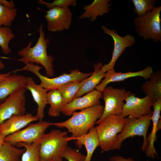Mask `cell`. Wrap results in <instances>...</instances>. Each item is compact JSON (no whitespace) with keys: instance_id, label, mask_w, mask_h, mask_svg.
I'll return each instance as SVG.
<instances>
[{"instance_id":"1","label":"cell","mask_w":161,"mask_h":161,"mask_svg":"<svg viewBox=\"0 0 161 161\" xmlns=\"http://www.w3.org/2000/svg\"><path fill=\"white\" fill-rule=\"evenodd\" d=\"M103 109L104 106L100 104L95 105L80 112H74L72 117L66 121L51 123V125L66 128L67 132L72 134L69 137L70 140H75L88 132L101 117Z\"/></svg>"},{"instance_id":"2","label":"cell","mask_w":161,"mask_h":161,"mask_svg":"<svg viewBox=\"0 0 161 161\" xmlns=\"http://www.w3.org/2000/svg\"><path fill=\"white\" fill-rule=\"evenodd\" d=\"M43 26L41 24L39 27V36L35 45L32 47V42L30 41L25 47L18 51V55L21 58L17 60L25 64L30 63L41 64L45 69L46 76L51 77L53 75L54 72L52 64L54 58L47 54L49 40L48 38H46Z\"/></svg>"},{"instance_id":"3","label":"cell","mask_w":161,"mask_h":161,"mask_svg":"<svg viewBox=\"0 0 161 161\" xmlns=\"http://www.w3.org/2000/svg\"><path fill=\"white\" fill-rule=\"evenodd\" d=\"M67 132L53 129L44 134L39 143L40 161H63L64 152L70 140Z\"/></svg>"},{"instance_id":"4","label":"cell","mask_w":161,"mask_h":161,"mask_svg":"<svg viewBox=\"0 0 161 161\" xmlns=\"http://www.w3.org/2000/svg\"><path fill=\"white\" fill-rule=\"evenodd\" d=\"M126 120L120 115H111L104 118L95 127L103 152L113 150L117 137L122 131Z\"/></svg>"},{"instance_id":"5","label":"cell","mask_w":161,"mask_h":161,"mask_svg":"<svg viewBox=\"0 0 161 161\" xmlns=\"http://www.w3.org/2000/svg\"><path fill=\"white\" fill-rule=\"evenodd\" d=\"M153 112L139 118L131 116L126 117L122 131L117 136V141L113 150H120L122 143L125 140L129 137L138 136L143 137V142L141 149L145 151L148 145L147 134L151 120Z\"/></svg>"},{"instance_id":"6","label":"cell","mask_w":161,"mask_h":161,"mask_svg":"<svg viewBox=\"0 0 161 161\" xmlns=\"http://www.w3.org/2000/svg\"><path fill=\"white\" fill-rule=\"evenodd\" d=\"M42 67L32 63L25 64L23 68L17 69L18 72L27 71L35 74L40 80V85L48 91L55 89H58L60 87L70 82L81 81L90 76L91 73H84L77 69L70 71L69 74L63 73L58 77L50 78L41 75L40 70Z\"/></svg>"},{"instance_id":"7","label":"cell","mask_w":161,"mask_h":161,"mask_svg":"<svg viewBox=\"0 0 161 161\" xmlns=\"http://www.w3.org/2000/svg\"><path fill=\"white\" fill-rule=\"evenodd\" d=\"M161 6L134 19V24L137 34L144 39H151L156 42L161 41Z\"/></svg>"},{"instance_id":"8","label":"cell","mask_w":161,"mask_h":161,"mask_svg":"<svg viewBox=\"0 0 161 161\" xmlns=\"http://www.w3.org/2000/svg\"><path fill=\"white\" fill-rule=\"evenodd\" d=\"M51 123L43 120L35 123H29L24 129L6 136L4 142L16 145L20 143H38L51 125Z\"/></svg>"},{"instance_id":"9","label":"cell","mask_w":161,"mask_h":161,"mask_svg":"<svg viewBox=\"0 0 161 161\" xmlns=\"http://www.w3.org/2000/svg\"><path fill=\"white\" fill-rule=\"evenodd\" d=\"M126 92L124 88H114L112 86L106 87L102 92L105 106L101 117L96 122L98 124L107 116L111 115H120L122 113Z\"/></svg>"},{"instance_id":"10","label":"cell","mask_w":161,"mask_h":161,"mask_svg":"<svg viewBox=\"0 0 161 161\" xmlns=\"http://www.w3.org/2000/svg\"><path fill=\"white\" fill-rule=\"evenodd\" d=\"M136 94L130 91L126 92L123 106L121 116H128L139 118L153 112L151 109L153 102L148 96L140 98L135 97Z\"/></svg>"},{"instance_id":"11","label":"cell","mask_w":161,"mask_h":161,"mask_svg":"<svg viewBox=\"0 0 161 161\" xmlns=\"http://www.w3.org/2000/svg\"><path fill=\"white\" fill-rule=\"evenodd\" d=\"M26 90L23 88L15 92L0 104V125L13 115L26 113Z\"/></svg>"},{"instance_id":"12","label":"cell","mask_w":161,"mask_h":161,"mask_svg":"<svg viewBox=\"0 0 161 161\" xmlns=\"http://www.w3.org/2000/svg\"><path fill=\"white\" fill-rule=\"evenodd\" d=\"M101 28L105 34L110 35L112 38L114 43V47L112 56L110 61L107 64L103 65L101 68L102 70L106 72L108 71L114 69L116 61L126 48L130 47L135 43L134 37L129 35L124 37L120 35L114 29H108L103 25Z\"/></svg>"},{"instance_id":"13","label":"cell","mask_w":161,"mask_h":161,"mask_svg":"<svg viewBox=\"0 0 161 161\" xmlns=\"http://www.w3.org/2000/svg\"><path fill=\"white\" fill-rule=\"evenodd\" d=\"M44 17L49 31L55 32L67 30L72 22V13L70 9L54 7L46 11Z\"/></svg>"},{"instance_id":"14","label":"cell","mask_w":161,"mask_h":161,"mask_svg":"<svg viewBox=\"0 0 161 161\" xmlns=\"http://www.w3.org/2000/svg\"><path fill=\"white\" fill-rule=\"evenodd\" d=\"M102 97V92L95 89L82 97L74 98L63 107L61 112L64 115L70 116L77 110L81 111L100 104V99Z\"/></svg>"},{"instance_id":"15","label":"cell","mask_w":161,"mask_h":161,"mask_svg":"<svg viewBox=\"0 0 161 161\" xmlns=\"http://www.w3.org/2000/svg\"><path fill=\"white\" fill-rule=\"evenodd\" d=\"M153 72L152 68L150 66L136 72H116L114 69H111L106 72L104 78L96 86L95 89L102 92L109 83L122 81L134 77H141L145 79H149Z\"/></svg>"},{"instance_id":"16","label":"cell","mask_w":161,"mask_h":161,"mask_svg":"<svg viewBox=\"0 0 161 161\" xmlns=\"http://www.w3.org/2000/svg\"><path fill=\"white\" fill-rule=\"evenodd\" d=\"M152 106L154 108L151 118L153 122L152 128L151 133L147 138L148 145L145 152L148 157L154 159L155 156L158 157V154L154 143L157 140L156 133L161 128V97L157 98L153 103Z\"/></svg>"},{"instance_id":"17","label":"cell","mask_w":161,"mask_h":161,"mask_svg":"<svg viewBox=\"0 0 161 161\" xmlns=\"http://www.w3.org/2000/svg\"><path fill=\"white\" fill-rule=\"evenodd\" d=\"M36 121H39L37 117L30 113L13 115L0 125V134L6 137L18 131L31 122Z\"/></svg>"},{"instance_id":"18","label":"cell","mask_w":161,"mask_h":161,"mask_svg":"<svg viewBox=\"0 0 161 161\" xmlns=\"http://www.w3.org/2000/svg\"><path fill=\"white\" fill-rule=\"evenodd\" d=\"M25 89L29 90L34 101L38 105L36 116L39 121L43 120L44 117V110L47 104L48 91L40 84H36L31 77H27V82Z\"/></svg>"},{"instance_id":"19","label":"cell","mask_w":161,"mask_h":161,"mask_svg":"<svg viewBox=\"0 0 161 161\" xmlns=\"http://www.w3.org/2000/svg\"><path fill=\"white\" fill-rule=\"evenodd\" d=\"M27 77L16 74H11L0 82V104L12 94L25 88Z\"/></svg>"},{"instance_id":"20","label":"cell","mask_w":161,"mask_h":161,"mask_svg":"<svg viewBox=\"0 0 161 161\" xmlns=\"http://www.w3.org/2000/svg\"><path fill=\"white\" fill-rule=\"evenodd\" d=\"M110 0H94L90 4L85 6L84 11L79 16L80 19H89L95 21L99 16H102L108 13L111 10L112 3Z\"/></svg>"},{"instance_id":"21","label":"cell","mask_w":161,"mask_h":161,"mask_svg":"<svg viewBox=\"0 0 161 161\" xmlns=\"http://www.w3.org/2000/svg\"><path fill=\"white\" fill-rule=\"evenodd\" d=\"M76 146L79 149L84 145L87 151L85 161H91L93 153L96 148L99 146V140L94 126L84 135L75 139Z\"/></svg>"},{"instance_id":"22","label":"cell","mask_w":161,"mask_h":161,"mask_svg":"<svg viewBox=\"0 0 161 161\" xmlns=\"http://www.w3.org/2000/svg\"><path fill=\"white\" fill-rule=\"evenodd\" d=\"M149 78V81L147 80L143 83L142 90L154 102L157 98L161 97V70L153 72Z\"/></svg>"},{"instance_id":"23","label":"cell","mask_w":161,"mask_h":161,"mask_svg":"<svg viewBox=\"0 0 161 161\" xmlns=\"http://www.w3.org/2000/svg\"><path fill=\"white\" fill-rule=\"evenodd\" d=\"M103 65L99 62L95 64L94 65V71L89 77L86 81L81 86L75 95L74 98L81 97L85 94L95 89L104 78L106 72L103 71L101 68Z\"/></svg>"},{"instance_id":"24","label":"cell","mask_w":161,"mask_h":161,"mask_svg":"<svg viewBox=\"0 0 161 161\" xmlns=\"http://www.w3.org/2000/svg\"><path fill=\"white\" fill-rule=\"evenodd\" d=\"M47 104L50 105L48 114L52 117H58L63 107V100L61 93L58 89L48 91L47 93Z\"/></svg>"},{"instance_id":"25","label":"cell","mask_w":161,"mask_h":161,"mask_svg":"<svg viewBox=\"0 0 161 161\" xmlns=\"http://www.w3.org/2000/svg\"><path fill=\"white\" fill-rule=\"evenodd\" d=\"M25 150L10 143L4 142L0 147V161H21V156Z\"/></svg>"},{"instance_id":"26","label":"cell","mask_w":161,"mask_h":161,"mask_svg":"<svg viewBox=\"0 0 161 161\" xmlns=\"http://www.w3.org/2000/svg\"><path fill=\"white\" fill-rule=\"evenodd\" d=\"M88 78L81 81L70 82L62 86L58 89L63 98V107L74 98L80 87L87 80Z\"/></svg>"},{"instance_id":"27","label":"cell","mask_w":161,"mask_h":161,"mask_svg":"<svg viewBox=\"0 0 161 161\" xmlns=\"http://www.w3.org/2000/svg\"><path fill=\"white\" fill-rule=\"evenodd\" d=\"M15 145L18 148L22 147L25 149L21 157V161H40L39 143H20Z\"/></svg>"},{"instance_id":"28","label":"cell","mask_w":161,"mask_h":161,"mask_svg":"<svg viewBox=\"0 0 161 161\" xmlns=\"http://www.w3.org/2000/svg\"><path fill=\"white\" fill-rule=\"evenodd\" d=\"M134 7V13L137 17L142 16L155 8L157 0H132Z\"/></svg>"},{"instance_id":"29","label":"cell","mask_w":161,"mask_h":161,"mask_svg":"<svg viewBox=\"0 0 161 161\" xmlns=\"http://www.w3.org/2000/svg\"><path fill=\"white\" fill-rule=\"evenodd\" d=\"M15 36L14 34L10 27H0V47L4 54L8 55L12 52L9 44Z\"/></svg>"},{"instance_id":"30","label":"cell","mask_w":161,"mask_h":161,"mask_svg":"<svg viewBox=\"0 0 161 161\" xmlns=\"http://www.w3.org/2000/svg\"><path fill=\"white\" fill-rule=\"evenodd\" d=\"M17 13V9L0 5V27H10Z\"/></svg>"},{"instance_id":"31","label":"cell","mask_w":161,"mask_h":161,"mask_svg":"<svg viewBox=\"0 0 161 161\" xmlns=\"http://www.w3.org/2000/svg\"><path fill=\"white\" fill-rule=\"evenodd\" d=\"M37 2L39 4L45 5L48 10L55 7L66 8L69 6L75 7L77 5L76 0H54L52 2L38 0Z\"/></svg>"},{"instance_id":"32","label":"cell","mask_w":161,"mask_h":161,"mask_svg":"<svg viewBox=\"0 0 161 161\" xmlns=\"http://www.w3.org/2000/svg\"><path fill=\"white\" fill-rule=\"evenodd\" d=\"M86 156L82 154L79 150L67 146L64 152L63 158L68 161H85Z\"/></svg>"},{"instance_id":"33","label":"cell","mask_w":161,"mask_h":161,"mask_svg":"<svg viewBox=\"0 0 161 161\" xmlns=\"http://www.w3.org/2000/svg\"><path fill=\"white\" fill-rule=\"evenodd\" d=\"M110 161H136L132 158H125L121 156H114L109 159Z\"/></svg>"},{"instance_id":"34","label":"cell","mask_w":161,"mask_h":161,"mask_svg":"<svg viewBox=\"0 0 161 161\" xmlns=\"http://www.w3.org/2000/svg\"><path fill=\"white\" fill-rule=\"evenodd\" d=\"M0 5L11 8H15V4L13 0H11L10 1L5 0H0Z\"/></svg>"},{"instance_id":"35","label":"cell","mask_w":161,"mask_h":161,"mask_svg":"<svg viewBox=\"0 0 161 161\" xmlns=\"http://www.w3.org/2000/svg\"><path fill=\"white\" fill-rule=\"evenodd\" d=\"M12 72H9L4 73L0 74V82L2 81L11 74Z\"/></svg>"},{"instance_id":"36","label":"cell","mask_w":161,"mask_h":161,"mask_svg":"<svg viewBox=\"0 0 161 161\" xmlns=\"http://www.w3.org/2000/svg\"><path fill=\"white\" fill-rule=\"evenodd\" d=\"M5 137L4 135L0 134V147L4 143V138Z\"/></svg>"},{"instance_id":"37","label":"cell","mask_w":161,"mask_h":161,"mask_svg":"<svg viewBox=\"0 0 161 161\" xmlns=\"http://www.w3.org/2000/svg\"><path fill=\"white\" fill-rule=\"evenodd\" d=\"M5 65L2 61L1 57L0 56V70L3 69Z\"/></svg>"}]
</instances>
